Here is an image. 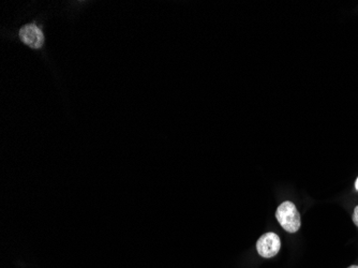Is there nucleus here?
I'll list each match as a JSON object with an SVG mask.
<instances>
[{"mask_svg": "<svg viewBox=\"0 0 358 268\" xmlns=\"http://www.w3.org/2000/svg\"><path fill=\"white\" fill-rule=\"evenodd\" d=\"M281 248L280 238L275 233H266L260 237L257 243L258 252L263 257L275 256Z\"/></svg>", "mask_w": 358, "mask_h": 268, "instance_id": "obj_2", "label": "nucleus"}, {"mask_svg": "<svg viewBox=\"0 0 358 268\" xmlns=\"http://www.w3.org/2000/svg\"><path fill=\"white\" fill-rule=\"evenodd\" d=\"M353 221H354V223L358 226V206L355 208L354 210V214H353Z\"/></svg>", "mask_w": 358, "mask_h": 268, "instance_id": "obj_4", "label": "nucleus"}, {"mask_svg": "<svg viewBox=\"0 0 358 268\" xmlns=\"http://www.w3.org/2000/svg\"><path fill=\"white\" fill-rule=\"evenodd\" d=\"M276 218L280 225L289 233H296L300 228V215L294 203H282L276 211Z\"/></svg>", "mask_w": 358, "mask_h": 268, "instance_id": "obj_1", "label": "nucleus"}, {"mask_svg": "<svg viewBox=\"0 0 358 268\" xmlns=\"http://www.w3.org/2000/svg\"><path fill=\"white\" fill-rule=\"evenodd\" d=\"M348 268H358V266H355V265H353V266H350V267H348Z\"/></svg>", "mask_w": 358, "mask_h": 268, "instance_id": "obj_6", "label": "nucleus"}, {"mask_svg": "<svg viewBox=\"0 0 358 268\" xmlns=\"http://www.w3.org/2000/svg\"><path fill=\"white\" fill-rule=\"evenodd\" d=\"M21 40L31 49H40L44 42V36L41 29L34 24L24 26L20 31Z\"/></svg>", "mask_w": 358, "mask_h": 268, "instance_id": "obj_3", "label": "nucleus"}, {"mask_svg": "<svg viewBox=\"0 0 358 268\" xmlns=\"http://www.w3.org/2000/svg\"><path fill=\"white\" fill-rule=\"evenodd\" d=\"M355 188H356V190L358 191V178L356 179V182H355Z\"/></svg>", "mask_w": 358, "mask_h": 268, "instance_id": "obj_5", "label": "nucleus"}]
</instances>
